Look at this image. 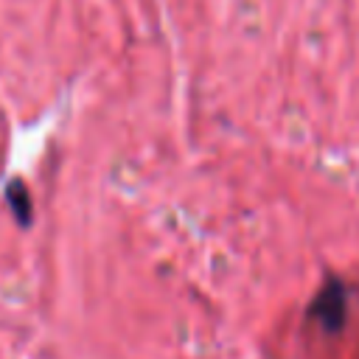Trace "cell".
<instances>
[{
  "label": "cell",
  "mask_w": 359,
  "mask_h": 359,
  "mask_svg": "<svg viewBox=\"0 0 359 359\" xmlns=\"http://www.w3.org/2000/svg\"><path fill=\"white\" fill-rule=\"evenodd\" d=\"M3 194H6V202H8V208H11L14 219H17V224H20V227H28L34 208H31V194H28L25 182H22V180H11Z\"/></svg>",
  "instance_id": "7a4b0ae2"
},
{
  "label": "cell",
  "mask_w": 359,
  "mask_h": 359,
  "mask_svg": "<svg viewBox=\"0 0 359 359\" xmlns=\"http://www.w3.org/2000/svg\"><path fill=\"white\" fill-rule=\"evenodd\" d=\"M309 317L325 331V334H339L348 323V289L339 278L328 275L320 292L314 294L309 306Z\"/></svg>",
  "instance_id": "6da1fadb"
}]
</instances>
